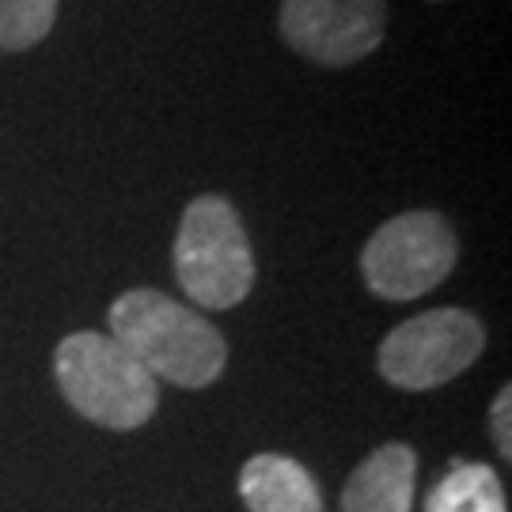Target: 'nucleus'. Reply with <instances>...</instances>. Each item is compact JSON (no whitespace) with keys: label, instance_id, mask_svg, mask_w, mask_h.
Wrapping results in <instances>:
<instances>
[{"label":"nucleus","instance_id":"f257e3e1","mask_svg":"<svg viewBox=\"0 0 512 512\" xmlns=\"http://www.w3.org/2000/svg\"><path fill=\"white\" fill-rule=\"evenodd\" d=\"M110 338L175 387L198 391L228 365V342L209 319L156 289H129L110 304Z\"/></svg>","mask_w":512,"mask_h":512},{"label":"nucleus","instance_id":"f03ea898","mask_svg":"<svg viewBox=\"0 0 512 512\" xmlns=\"http://www.w3.org/2000/svg\"><path fill=\"white\" fill-rule=\"evenodd\" d=\"M54 376L65 403L80 418L114 433L141 429L160 406V380L118 338L99 330H76L61 338Z\"/></svg>","mask_w":512,"mask_h":512},{"label":"nucleus","instance_id":"7ed1b4c3","mask_svg":"<svg viewBox=\"0 0 512 512\" xmlns=\"http://www.w3.org/2000/svg\"><path fill=\"white\" fill-rule=\"evenodd\" d=\"M175 277L183 293L209 311L243 304L255 289V255L236 205L205 194L183 209L175 236Z\"/></svg>","mask_w":512,"mask_h":512},{"label":"nucleus","instance_id":"20e7f679","mask_svg":"<svg viewBox=\"0 0 512 512\" xmlns=\"http://www.w3.org/2000/svg\"><path fill=\"white\" fill-rule=\"evenodd\" d=\"M456 258L459 239L452 224L440 213L414 209L403 217H391L384 228L372 232L361 251V274L380 300L406 304L433 293L456 270Z\"/></svg>","mask_w":512,"mask_h":512},{"label":"nucleus","instance_id":"39448f33","mask_svg":"<svg viewBox=\"0 0 512 512\" xmlns=\"http://www.w3.org/2000/svg\"><path fill=\"white\" fill-rule=\"evenodd\" d=\"M486 349L482 319L463 308L421 311L391 330L376 368L399 391H433L463 376Z\"/></svg>","mask_w":512,"mask_h":512},{"label":"nucleus","instance_id":"423d86ee","mask_svg":"<svg viewBox=\"0 0 512 512\" xmlns=\"http://www.w3.org/2000/svg\"><path fill=\"white\" fill-rule=\"evenodd\" d=\"M384 0H281V35L300 57L346 69L384 42Z\"/></svg>","mask_w":512,"mask_h":512},{"label":"nucleus","instance_id":"0eeeda50","mask_svg":"<svg viewBox=\"0 0 512 512\" xmlns=\"http://www.w3.org/2000/svg\"><path fill=\"white\" fill-rule=\"evenodd\" d=\"M418 452L410 444H384L346 478L342 512H410L414 509Z\"/></svg>","mask_w":512,"mask_h":512},{"label":"nucleus","instance_id":"6e6552de","mask_svg":"<svg viewBox=\"0 0 512 512\" xmlns=\"http://www.w3.org/2000/svg\"><path fill=\"white\" fill-rule=\"evenodd\" d=\"M239 497L251 512H323V490L304 463L258 452L239 471Z\"/></svg>","mask_w":512,"mask_h":512},{"label":"nucleus","instance_id":"1a4fd4ad","mask_svg":"<svg viewBox=\"0 0 512 512\" xmlns=\"http://www.w3.org/2000/svg\"><path fill=\"white\" fill-rule=\"evenodd\" d=\"M425 512H509L505 486L486 463H452L425 497Z\"/></svg>","mask_w":512,"mask_h":512},{"label":"nucleus","instance_id":"9d476101","mask_svg":"<svg viewBox=\"0 0 512 512\" xmlns=\"http://www.w3.org/2000/svg\"><path fill=\"white\" fill-rule=\"evenodd\" d=\"M57 0H0V50H31L50 35Z\"/></svg>","mask_w":512,"mask_h":512},{"label":"nucleus","instance_id":"9b49d317","mask_svg":"<svg viewBox=\"0 0 512 512\" xmlns=\"http://www.w3.org/2000/svg\"><path fill=\"white\" fill-rule=\"evenodd\" d=\"M509 414H512V391L501 387V395L494 399V410H490V433H494V444H497V452H501V459H512Z\"/></svg>","mask_w":512,"mask_h":512}]
</instances>
